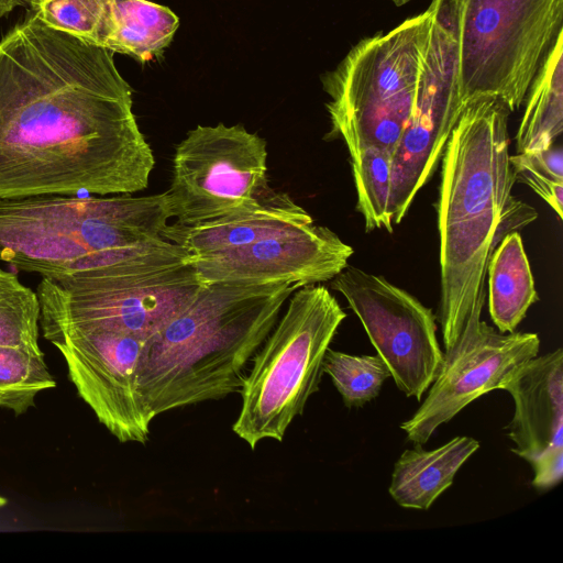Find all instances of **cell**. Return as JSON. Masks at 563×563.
I'll return each mask as SVG.
<instances>
[{"instance_id":"6da1fadb","label":"cell","mask_w":563,"mask_h":563,"mask_svg":"<svg viewBox=\"0 0 563 563\" xmlns=\"http://www.w3.org/2000/svg\"><path fill=\"white\" fill-rule=\"evenodd\" d=\"M114 53L34 12L0 38V199L131 195L153 151Z\"/></svg>"},{"instance_id":"7a4b0ae2","label":"cell","mask_w":563,"mask_h":563,"mask_svg":"<svg viewBox=\"0 0 563 563\" xmlns=\"http://www.w3.org/2000/svg\"><path fill=\"white\" fill-rule=\"evenodd\" d=\"M509 109L496 98L468 102L442 154L438 199L443 354L459 341L485 291L487 264L501 239L538 218L516 199L509 162Z\"/></svg>"},{"instance_id":"3957f363","label":"cell","mask_w":563,"mask_h":563,"mask_svg":"<svg viewBox=\"0 0 563 563\" xmlns=\"http://www.w3.org/2000/svg\"><path fill=\"white\" fill-rule=\"evenodd\" d=\"M298 288L288 282L203 285L145 340L137 388L152 418L239 393L247 364Z\"/></svg>"},{"instance_id":"277c9868","label":"cell","mask_w":563,"mask_h":563,"mask_svg":"<svg viewBox=\"0 0 563 563\" xmlns=\"http://www.w3.org/2000/svg\"><path fill=\"white\" fill-rule=\"evenodd\" d=\"M173 217L165 192L0 199V261L63 280L161 251Z\"/></svg>"},{"instance_id":"5b68a950","label":"cell","mask_w":563,"mask_h":563,"mask_svg":"<svg viewBox=\"0 0 563 563\" xmlns=\"http://www.w3.org/2000/svg\"><path fill=\"white\" fill-rule=\"evenodd\" d=\"M429 5L388 32L358 41L321 77L331 139H341L350 157L374 145L394 150L410 118L423 52L432 22Z\"/></svg>"},{"instance_id":"8992f818","label":"cell","mask_w":563,"mask_h":563,"mask_svg":"<svg viewBox=\"0 0 563 563\" xmlns=\"http://www.w3.org/2000/svg\"><path fill=\"white\" fill-rule=\"evenodd\" d=\"M346 313L329 289L305 285L291 296L284 316L252 358L240 389L242 405L233 432L254 450L279 442L319 390L323 358Z\"/></svg>"},{"instance_id":"52a82bcc","label":"cell","mask_w":563,"mask_h":563,"mask_svg":"<svg viewBox=\"0 0 563 563\" xmlns=\"http://www.w3.org/2000/svg\"><path fill=\"white\" fill-rule=\"evenodd\" d=\"M452 32L463 106L496 98L510 112L525 100L550 47L563 33V0H431Z\"/></svg>"},{"instance_id":"ba28073f","label":"cell","mask_w":563,"mask_h":563,"mask_svg":"<svg viewBox=\"0 0 563 563\" xmlns=\"http://www.w3.org/2000/svg\"><path fill=\"white\" fill-rule=\"evenodd\" d=\"M178 244L63 280L42 278L36 294L44 333L99 325L150 338L203 286Z\"/></svg>"},{"instance_id":"9c48e42d","label":"cell","mask_w":563,"mask_h":563,"mask_svg":"<svg viewBox=\"0 0 563 563\" xmlns=\"http://www.w3.org/2000/svg\"><path fill=\"white\" fill-rule=\"evenodd\" d=\"M266 142L243 125H198L177 145L169 189L176 223L194 225L252 203L267 186Z\"/></svg>"},{"instance_id":"30bf717a","label":"cell","mask_w":563,"mask_h":563,"mask_svg":"<svg viewBox=\"0 0 563 563\" xmlns=\"http://www.w3.org/2000/svg\"><path fill=\"white\" fill-rule=\"evenodd\" d=\"M331 288L344 296L399 390L421 401L443 364L432 310L385 277L354 266L333 277Z\"/></svg>"},{"instance_id":"8fae6325","label":"cell","mask_w":563,"mask_h":563,"mask_svg":"<svg viewBox=\"0 0 563 563\" xmlns=\"http://www.w3.org/2000/svg\"><path fill=\"white\" fill-rule=\"evenodd\" d=\"M432 11L415 104L393 153L388 202L393 224L400 223L432 177L464 109L456 41Z\"/></svg>"},{"instance_id":"7c38bea8","label":"cell","mask_w":563,"mask_h":563,"mask_svg":"<svg viewBox=\"0 0 563 563\" xmlns=\"http://www.w3.org/2000/svg\"><path fill=\"white\" fill-rule=\"evenodd\" d=\"M43 336L63 355L79 397L120 442L145 444L153 420L137 388L146 338L99 325L57 329Z\"/></svg>"},{"instance_id":"4fadbf2b","label":"cell","mask_w":563,"mask_h":563,"mask_svg":"<svg viewBox=\"0 0 563 563\" xmlns=\"http://www.w3.org/2000/svg\"><path fill=\"white\" fill-rule=\"evenodd\" d=\"M486 294L473 305L462 334L448 353L428 396L400 428L409 442L423 445L441 424L484 394L499 389L518 365L538 355L532 332L501 333L481 320Z\"/></svg>"},{"instance_id":"5bb4252c","label":"cell","mask_w":563,"mask_h":563,"mask_svg":"<svg viewBox=\"0 0 563 563\" xmlns=\"http://www.w3.org/2000/svg\"><path fill=\"white\" fill-rule=\"evenodd\" d=\"M353 249L314 223L224 251L188 256L202 285L288 282L300 287L331 280L347 266Z\"/></svg>"},{"instance_id":"9a60e30c","label":"cell","mask_w":563,"mask_h":563,"mask_svg":"<svg viewBox=\"0 0 563 563\" xmlns=\"http://www.w3.org/2000/svg\"><path fill=\"white\" fill-rule=\"evenodd\" d=\"M510 394L514 417L507 426L511 452L533 471L532 485L549 490L563 477V351L534 356L514 368L500 388Z\"/></svg>"},{"instance_id":"2e32d148","label":"cell","mask_w":563,"mask_h":563,"mask_svg":"<svg viewBox=\"0 0 563 563\" xmlns=\"http://www.w3.org/2000/svg\"><path fill=\"white\" fill-rule=\"evenodd\" d=\"M312 223L311 216L287 194L267 185L244 208L194 225H167L162 236L192 256L254 243Z\"/></svg>"},{"instance_id":"e0dca14e","label":"cell","mask_w":563,"mask_h":563,"mask_svg":"<svg viewBox=\"0 0 563 563\" xmlns=\"http://www.w3.org/2000/svg\"><path fill=\"white\" fill-rule=\"evenodd\" d=\"M479 449L471 437H455L439 448L416 444L395 463L389 495L400 507L427 510L453 484L461 466Z\"/></svg>"},{"instance_id":"ac0fdd59","label":"cell","mask_w":563,"mask_h":563,"mask_svg":"<svg viewBox=\"0 0 563 563\" xmlns=\"http://www.w3.org/2000/svg\"><path fill=\"white\" fill-rule=\"evenodd\" d=\"M179 18L148 0H111L96 45L141 63L159 56L172 42Z\"/></svg>"},{"instance_id":"d6986e66","label":"cell","mask_w":563,"mask_h":563,"mask_svg":"<svg viewBox=\"0 0 563 563\" xmlns=\"http://www.w3.org/2000/svg\"><path fill=\"white\" fill-rule=\"evenodd\" d=\"M486 275L490 318L499 332H514L539 300L519 232L501 239L489 257Z\"/></svg>"},{"instance_id":"ffe728a7","label":"cell","mask_w":563,"mask_h":563,"mask_svg":"<svg viewBox=\"0 0 563 563\" xmlns=\"http://www.w3.org/2000/svg\"><path fill=\"white\" fill-rule=\"evenodd\" d=\"M561 33L532 79L516 134L517 153L548 148L563 131V43Z\"/></svg>"},{"instance_id":"44dd1931","label":"cell","mask_w":563,"mask_h":563,"mask_svg":"<svg viewBox=\"0 0 563 563\" xmlns=\"http://www.w3.org/2000/svg\"><path fill=\"white\" fill-rule=\"evenodd\" d=\"M55 386L40 346L0 344V408L22 415Z\"/></svg>"},{"instance_id":"7402d4cb","label":"cell","mask_w":563,"mask_h":563,"mask_svg":"<svg viewBox=\"0 0 563 563\" xmlns=\"http://www.w3.org/2000/svg\"><path fill=\"white\" fill-rule=\"evenodd\" d=\"M350 162L357 195L356 209L364 218L365 230L384 228L393 232L388 210L393 153L369 145L351 156Z\"/></svg>"},{"instance_id":"603a6c76","label":"cell","mask_w":563,"mask_h":563,"mask_svg":"<svg viewBox=\"0 0 563 563\" xmlns=\"http://www.w3.org/2000/svg\"><path fill=\"white\" fill-rule=\"evenodd\" d=\"M322 366L347 408L363 407L375 399L384 382L391 377L378 354L352 355L329 347Z\"/></svg>"},{"instance_id":"cb8c5ba5","label":"cell","mask_w":563,"mask_h":563,"mask_svg":"<svg viewBox=\"0 0 563 563\" xmlns=\"http://www.w3.org/2000/svg\"><path fill=\"white\" fill-rule=\"evenodd\" d=\"M40 312L36 291L0 268V344L38 347Z\"/></svg>"},{"instance_id":"d4e9b609","label":"cell","mask_w":563,"mask_h":563,"mask_svg":"<svg viewBox=\"0 0 563 563\" xmlns=\"http://www.w3.org/2000/svg\"><path fill=\"white\" fill-rule=\"evenodd\" d=\"M515 180L528 185L563 218V152L555 143L548 148L509 156Z\"/></svg>"},{"instance_id":"484cf974","label":"cell","mask_w":563,"mask_h":563,"mask_svg":"<svg viewBox=\"0 0 563 563\" xmlns=\"http://www.w3.org/2000/svg\"><path fill=\"white\" fill-rule=\"evenodd\" d=\"M111 0H47L35 13L52 29L96 45Z\"/></svg>"},{"instance_id":"4316f807","label":"cell","mask_w":563,"mask_h":563,"mask_svg":"<svg viewBox=\"0 0 563 563\" xmlns=\"http://www.w3.org/2000/svg\"><path fill=\"white\" fill-rule=\"evenodd\" d=\"M27 0H0V18L13 11L16 7L25 5Z\"/></svg>"},{"instance_id":"83f0119b","label":"cell","mask_w":563,"mask_h":563,"mask_svg":"<svg viewBox=\"0 0 563 563\" xmlns=\"http://www.w3.org/2000/svg\"><path fill=\"white\" fill-rule=\"evenodd\" d=\"M32 10L35 12L38 10V8L46 2L47 0H27Z\"/></svg>"},{"instance_id":"f1b7e54d","label":"cell","mask_w":563,"mask_h":563,"mask_svg":"<svg viewBox=\"0 0 563 563\" xmlns=\"http://www.w3.org/2000/svg\"><path fill=\"white\" fill-rule=\"evenodd\" d=\"M395 5L401 7L406 3H408L410 0H390Z\"/></svg>"},{"instance_id":"f546056e","label":"cell","mask_w":563,"mask_h":563,"mask_svg":"<svg viewBox=\"0 0 563 563\" xmlns=\"http://www.w3.org/2000/svg\"><path fill=\"white\" fill-rule=\"evenodd\" d=\"M8 503L7 498L0 495V509L5 506Z\"/></svg>"}]
</instances>
